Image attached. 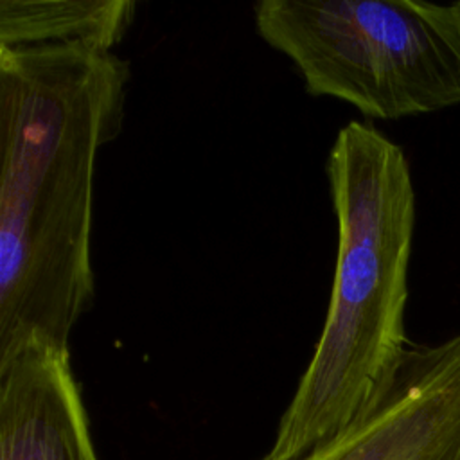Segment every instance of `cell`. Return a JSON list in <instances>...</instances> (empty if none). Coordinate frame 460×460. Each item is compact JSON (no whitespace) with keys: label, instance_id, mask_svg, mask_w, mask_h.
I'll return each mask as SVG.
<instances>
[{"label":"cell","instance_id":"8992f818","mask_svg":"<svg viewBox=\"0 0 460 460\" xmlns=\"http://www.w3.org/2000/svg\"><path fill=\"white\" fill-rule=\"evenodd\" d=\"M133 0H2L0 49L86 47L113 52L137 16Z\"/></svg>","mask_w":460,"mask_h":460},{"label":"cell","instance_id":"277c9868","mask_svg":"<svg viewBox=\"0 0 460 460\" xmlns=\"http://www.w3.org/2000/svg\"><path fill=\"white\" fill-rule=\"evenodd\" d=\"M298 460H460V332L408 347L361 413Z\"/></svg>","mask_w":460,"mask_h":460},{"label":"cell","instance_id":"52a82bcc","mask_svg":"<svg viewBox=\"0 0 460 460\" xmlns=\"http://www.w3.org/2000/svg\"><path fill=\"white\" fill-rule=\"evenodd\" d=\"M458 7H460V2H458Z\"/></svg>","mask_w":460,"mask_h":460},{"label":"cell","instance_id":"6da1fadb","mask_svg":"<svg viewBox=\"0 0 460 460\" xmlns=\"http://www.w3.org/2000/svg\"><path fill=\"white\" fill-rule=\"evenodd\" d=\"M129 81L115 52L0 49V365L32 340L68 349L93 305L95 164Z\"/></svg>","mask_w":460,"mask_h":460},{"label":"cell","instance_id":"7a4b0ae2","mask_svg":"<svg viewBox=\"0 0 460 460\" xmlns=\"http://www.w3.org/2000/svg\"><path fill=\"white\" fill-rule=\"evenodd\" d=\"M338 223L331 300L314 352L264 460H298L345 429L406 347L415 192L402 149L374 126L340 128L325 164Z\"/></svg>","mask_w":460,"mask_h":460},{"label":"cell","instance_id":"3957f363","mask_svg":"<svg viewBox=\"0 0 460 460\" xmlns=\"http://www.w3.org/2000/svg\"><path fill=\"white\" fill-rule=\"evenodd\" d=\"M257 34L291 59L305 92L368 119L460 104V7L419 0H262Z\"/></svg>","mask_w":460,"mask_h":460},{"label":"cell","instance_id":"5b68a950","mask_svg":"<svg viewBox=\"0 0 460 460\" xmlns=\"http://www.w3.org/2000/svg\"><path fill=\"white\" fill-rule=\"evenodd\" d=\"M0 460H99L70 349L32 340L0 365Z\"/></svg>","mask_w":460,"mask_h":460}]
</instances>
